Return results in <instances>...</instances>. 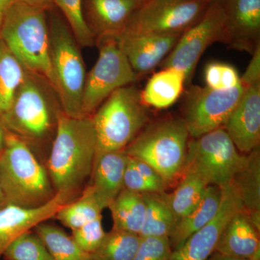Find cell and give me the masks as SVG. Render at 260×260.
Here are the masks:
<instances>
[{
	"label": "cell",
	"instance_id": "10",
	"mask_svg": "<svg viewBox=\"0 0 260 260\" xmlns=\"http://www.w3.org/2000/svg\"><path fill=\"white\" fill-rule=\"evenodd\" d=\"M213 0H148L130 19L120 37L184 32L204 14Z\"/></svg>",
	"mask_w": 260,
	"mask_h": 260
},
{
	"label": "cell",
	"instance_id": "20",
	"mask_svg": "<svg viewBox=\"0 0 260 260\" xmlns=\"http://www.w3.org/2000/svg\"><path fill=\"white\" fill-rule=\"evenodd\" d=\"M259 232L243 208L224 227L215 251L242 259L260 260Z\"/></svg>",
	"mask_w": 260,
	"mask_h": 260
},
{
	"label": "cell",
	"instance_id": "24",
	"mask_svg": "<svg viewBox=\"0 0 260 260\" xmlns=\"http://www.w3.org/2000/svg\"><path fill=\"white\" fill-rule=\"evenodd\" d=\"M108 208L112 213V229L139 235L145 215L143 194L123 189Z\"/></svg>",
	"mask_w": 260,
	"mask_h": 260
},
{
	"label": "cell",
	"instance_id": "13",
	"mask_svg": "<svg viewBox=\"0 0 260 260\" xmlns=\"http://www.w3.org/2000/svg\"><path fill=\"white\" fill-rule=\"evenodd\" d=\"M221 189V203L215 218L173 250L170 260H208L215 251L225 225L234 214L244 208L232 184Z\"/></svg>",
	"mask_w": 260,
	"mask_h": 260
},
{
	"label": "cell",
	"instance_id": "11",
	"mask_svg": "<svg viewBox=\"0 0 260 260\" xmlns=\"http://www.w3.org/2000/svg\"><path fill=\"white\" fill-rule=\"evenodd\" d=\"M246 86L240 80L237 86L226 90L191 87L186 94L182 119L190 138H197L223 127Z\"/></svg>",
	"mask_w": 260,
	"mask_h": 260
},
{
	"label": "cell",
	"instance_id": "21",
	"mask_svg": "<svg viewBox=\"0 0 260 260\" xmlns=\"http://www.w3.org/2000/svg\"><path fill=\"white\" fill-rule=\"evenodd\" d=\"M221 199L220 186L209 185L206 188L199 204L176 223L169 237L172 251L179 248L194 233L215 218L220 209Z\"/></svg>",
	"mask_w": 260,
	"mask_h": 260
},
{
	"label": "cell",
	"instance_id": "30",
	"mask_svg": "<svg viewBox=\"0 0 260 260\" xmlns=\"http://www.w3.org/2000/svg\"><path fill=\"white\" fill-rule=\"evenodd\" d=\"M141 237L138 234L112 229L106 233L96 250L90 254L93 260H133Z\"/></svg>",
	"mask_w": 260,
	"mask_h": 260
},
{
	"label": "cell",
	"instance_id": "33",
	"mask_svg": "<svg viewBox=\"0 0 260 260\" xmlns=\"http://www.w3.org/2000/svg\"><path fill=\"white\" fill-rule=\"evenodd\" d=\"M237 70L226 63L210 62L205 69L206 86L214 90H226L237 86L240 83Z\"/></svg>",
	"mask_w": 260,
	"mask_h": 260
},
{
	"label": "cell",
	"instance_id": "37",
	"mask_svg": "<svg viewBox=\"0 0 260 260\" xmlns=\"http://www.w3.org/2000/svg\"><path fill=\"white\" fill-rule=\"evenodd\" d=\"M19 1L37 7V8H42L47 11L54 7L53 5V0H19Z\"/></svg>",
	"mask_w": 260,
	"mask_h": 260
},
{
	"label": "cell",
	"instance_id": "7",
	"mask_svg": "<svg viewBox=\"0 0 260 260\" xmlns=\"http://www.w3.org/2000/svg\"><path fill=\"white\" fill-rule=\"evenodd\" d=\"M247 157L237 150L224 128H218L189 140L183 171H194L208 185L221 187L230 184Z\"/></svg>",
	"mask_w": 260,
	"mask_h": 260
},
{
	"label": "cell",
	"instance_id": "41",
	"mask_svg": "<svg viewBox=\"0 0 260 260\" xmlns=\"http://www.w3.org/2000/svg\"><path fill=\"white\" fill-rule=\"evenodd\" d=\"M7 205H8V201H7L6 197H5L3 186H2L1 181H0V210L6 206Z\"/></svg>",
	"mask_w": 260,
	"mask_h": 260
},
{
	"label": "cell",
	"instance_id": "29",
	"mask_svg": "<svg viewBox=\"0 0 260 260\" xmlns=\"http://www.w3.org/2000/svg\"><path fill=\"white\" fill-rule=\"evenodd\" d=\"M102 211L93 191L87 185L79 197L61 207L54 218L65 227L74 231L94 219L102 217Z\"/></svg>",
	"mask_w": 260,
	"mask_h": 260
},
{
	"label": "cell",
	"instance_id": "39",
	"mask_svg": "<svg viewBox=\"0 0 260 260\" xmlns=\"http://www.w3.org/2000/svg\"><path fill=\"white\" fill-rule=\"evenodd\" d=\"M208 260H251L247 259H242V258L234 257V256H231L228 255H224V254H220V253L214 251L211 256L208 258Z\"/></svg>",
	"mask_w": 260,
	"mask_h": 260
},
{
	"label": "cell",
	"instance_id": "28",
	"mask_svg": "<svg viewBox=\"0 0 260 260\" xmlns=\"http://www.w3.org/2000/svg\"><path fill=\"white\" fill-rule=\"evenodd\" d=\"M27 75L23 65L0 39V116L9 109Z\"/></svg>",
	"mask_w": 260,
	"mask_h": 260
},
{
	"label": "cell",
	"instance_id": "22",
	"mask_svg": "<svg viewBox=\"0 0 260 260\" xmlns=\"http://www.w3.org/2000/svg\"><path fill=\"white\" fill-rule=\"evenodd\" d=\"M230 184L242 202L243 208L260 231L259 148L248 153L247 160Z\"/></svg>",
	"mask_w": 260,
	"mask_h": 260
},
{
	"label": "cell",
	"instance_id": "3",
	"mask_svg": "<svg viewBox=\"0 0 260 260\" xmlns=\"http://www.w3.org/2000/svg\"><path fill=\"white\" fill-rule=\"evenodd\" d=\"M0 181L8 204L36 208L55 197L47 168L23 140L7 130L0 155Z\"/></svg>",
	"mask_w": 260,
	"mask_h": 260
},
{
	"label": "cell",
	"instance_id": "38",
	"mask_svg": "<svg viewBox=\"0 0 260 260\" xmlns=\"http://www.w3.org/2000/svg\"><path fill=\"white\" fill-rule=\"evenodd\" d=\"M15 0H0V32L7 10Z\"/></svg>",
	"mask_w": 260,
	"mask_h": 260
},
{
	"label": "cell",
	"instance_id": "36",
	"mask_svg": "<svg viewBox=\"0 0 260 260\" xmlns=\"http://www.w3.org/2000/svg\"><path fill=\"white\" fill-rule=\"evenodd\" d=\"M124 189L142 194L146 193L160 194L165 192V191L162 190L158 186L147 179L143 174H140L129 156L124 173Z\"/></svg>",
	"mask_w": 260,
	"mask_h": 260
},
{
	"label": "cell",
	"instance_id": "35",
	"mask_svg": "<svg viewBox=\"0 0 260 260\" xmlns=\"http://www.w3.org/2000/svg\"><path fill=\"white\" fill-rule=\"evenodd\" d=\"M172 249L168 237H141L133 260H170Z\"/></svg>",
	"mask_w": 260,
	"mask_h": 260
},
{
	"label": "cell",
	"instance_id": "19",
	"mask_svg": "<svg viewBox=\"0 0 260 260\" xmlns=\"http://www.w3.org/2000/svg\"><path fill=\"white\" fill-rule=\"evenodd\" d=\"M129 155L125 150L107 152L95 158L88 185L102 210L124 189V177Z\"/></svg>",
	"mask_w": 260,
	"mask_h": 260
},
{
	"label": "cell",
	"instance_id": "26",
	"mask_svg": "<svg viewBox=\"0 0 260 260\" xmlns=\"http://www.w3.org/2000/svg\"><path fill=\"white\" fill-rule=\"evenodd\" d=\"M145 203L144 223L140 237H170L177 220L162 193L143 194Z\"/></svg>",
	"mask_w": 260,
	"mask_h": 260
},
{
	"label": "cell",
	"instance_id": "16",
	"mask_svg": "<svg viewBox=\"0 0 260 260\" xmlns=\"http://www.w3.org/2000/svg\"><path fill=\"white\" fill-rule=\"evenodd\" d=\"M141 0H83L85 20L95 41L102 38L120 37Z\"/></svg>",
	"mask_w": 260,
	"mask_h": 260
},
{
	"label": "cell",
	"instance_id": "27",
	"mask_svg": "<svg viewBox=\"0 0 260 260\" xmlns=\"http://www.w3.org/2000/svg\"><path fill=\"white\" fill-rule=\"evenodd\" d=\"M54 260H93L77 245L73 238L61 228L47 221L32 229Z\"/></svg>",
	"mask_w": 260,
	"mask_h": 260
},
{
	"label": "cell",
	"instance_id": "25",
	"mask_svg": "<svg viewBox=\"0 0 260 260\" xmlns=\"http://www.w3.org/2000/svg\"><path fill=\"white\" fill-rule=\"evenodd\" d=\"M180 179L175 190L169 194L162 193L177 222L199 204L205 189L209 186L206 181L194 171H183Z\"/></svg>",
	"mask_w": 260,
	"mask_h": 260
},
{
	"label": "cell",
	"instance_id": "32",
	"mask_svg": "<svg viewBox=\"0 0 260 260\" xmlns=\"http://www.w3.org/2000/svg\"><path fill=\"white\" fill-rule=\"evenodd\" d=\"M5 260H54L32 230L20 234L5 250Z\"/></svg>",
	"mask_w": 260,
	"mask_h": 260
},
{
	"label": "cell",
	"instance_id": "34",
	"mask_svg": "<svg viewBox=\"0 0 260 260\" xmlns=\"http://www.w3.org/2000/svg\"><path fill=\"white\" fill-rule=\"evenodd\" d=\"M72 232L71 237L77 245L84 252L89 254L96 250L106 234L103 228L102 216Z\"/></svg>",
	"mask_w": 260,
	"mask_h": 260
},
{
	"label": "cell",
	"instance_id": "23",
	"mask_svg": "<svg viewBox=\"0 0 260 260\" xmlns=\"http://www.w3.org/2000/svg\"><path fill=\"white\" fill-rule=\"evenodd\" d=\"M185 75L181 70L173 68H162L153 74L140 92L143 104L146 107L162 109L177 102L184 90Z\"/></svg>",
	"mask_w": 260,
	"mask_h": 260
},
{
	"label": "cell",
	"instance_id": "4",
	"mask_svg": "<svg viewBox=\"0 0 260 260\" xmlns=\"http://www.w3.org/2000/svg\"><path fill=\"white\" fill-rule=\"evenodd\" d=\"M189 138L182 119L168 117L147 124L124 150L153 168L168 186L180 179Z\"/></svg>",
	"mask_w": 260,
	"mask_h": 260
},
{
	"label": "cell",
	"instance_id": "15",
	"mask_svg": "<svg viewBox=\"0 0 260 260\" xmlns=\"http://www.w3.org/2000/svg\"><path fill=\"white\" fill-rule=\"evenodd\" d=\"M223 128L240 153L259 148L260 81L247 85Z\"/></svg>",
	"mask_w": 260,
	"mask_h": 260
},
{
	"label": "cell",
	"instance_id": "9",
	"mask_svg": "<svg viewBox=\"0 0 260 260\" xmlns=\"http://www.w3.org/2000/svg\"><path fill=\"white\" fill-rule=\"evenodd\" d=\"M37 79L28 73L9 109L0 116L5 129L30 148L45 141L56 124V119H54L49 102Z\"/></svg>",
	"mask_w": 260,
	"mask_h": 260
},
{
	"label": "cell",
	"instance_id": "12",
	"mask_svg": "<svg viewBox=\"0 0 260 260\" xmlns=\"http://www.w3.org/2000/svg\"><path fill=\"white\" fill-rule=\"evenodd\" d=\"M224 22L223 0H213L203 16L181 34L175 47L160 64L161 68L181 70L188 84L203 53L213 43L220 42Z\"/></svg>",
	"mask_w": 260,
	"mask_h": 260
},
{
	"label": "cell",
	"instance_id": "6",
	"mask_svg": "<svg viewBox=\"0 0 260 260\" xmlns=\"http://www.w3.org/2000/svg\"><path fill=\"white\" fill-rule=\"evenodd\" d=\"M51 40V64L57 83V96L65 114L82 115V99L86 70L78 42L55 7L47 11Z\"/></svg>",
	"mask_w": 260,
	"mask_h": 260
},
{
	"label": "cell",
	"instance_id": "14",
	"mask_svg": "<svg viewBox=\"0 0 260 260\" xmlns=\"http://www.w3.org/2000/svg\"><path fill=\"white\" fill-rule=\"evenodd\" d=\"M225 22L220 42L252 54L260 46V0H223Z\"/></svg>",
	"mask_w": 260,
	"mask_h": 260
},
{
	"label": "cell",
	"instance_id": "1",
	"mask_svg": "<svg viewBox=\"0 0 260 260\" xmlns=\"http://www.w3.org/2000/svg\"><path fill=\"white\" fill-rule=\"evenodd\" d=\"M47 170L56 194L67 203L88 185L96 154V135L92 116L73 117L58 110Z\"/></svg>",
	"mask_w": 260,
	"mask_h": 260
},
{
	"label": "cell",
	"instance_id": "40",
	"mask_svg": "<svg viewBox=\"0 0 260 260\" xmlns=\"http://www.w3.org/2000/svg\"><path fill=\"white\" fill-rule=\"evenodd\" d=\"M7 129L0 121V155L3 153L6 142Z\"/></svg>",
	"mask_w": 260,
	"mask_h": 260
},
{
	"label": "cell",
	"instance_id": "8",
	"mask_svg": "<svg viewBox=\"0 0 260 260\" xmlns=\"http://www.w3.org/2000/svg\"><path fill=\"white\" fill-rule=\"evenodd\" d=\"M99 55L86 75L82 99V115L92 116L111 94L138 79L120 47L118 38L97 39Z\"/></svg>",
	"mask_w": 260,
	"mask_h": 260
},
{
	"label": "cell",
	"instance_id": "31",
	"mask_svg": "<svg viewBox=\"0 0 260 260\" xmlns=\"http://www.w3.org/2000/svg\"><path fill=\"white\" fill-rule=\"evenodd\" d=\"M53 5L61 12L78 44L93 47L95 37L84 16L83 0H53Z\"/></svg>",
	"mask_w": 260,
	"mask_h": 260
},
{
	"label": "cell",
	"instance_id": "2",
	"mask_svg": "<svg viewBox=\"0 0 260 260\" xmlns=\"http://www.w3.org/2000/svg\"><path fill=\"white\" fill-rule=\"evenodd\" d=\"M0 39L27 73L43 80L57 95L47 10L15 0L7 10Z\"/></svg>",
	"mask_w": 260,
	"mask_h": 260
},
{
	"label": "cell",
	"instance_id": "42",
	"mask_svg": "<svg viewBox=\"0 0 260 260\" xmlns=\"http://www.w3.org/2000/svg\"><path fill=\"white\" fill-rule=\"evenodd\" d=\"M141 1L147 2V1H148V0H141Z\"/></svg>",
	"mask_w": 260,
	"mask_h": 260
},
{
	"label": "cell",
	"instance_id": "5",
	"mask_svg": "<svg viewBox=\"0 0 260 260\" xmlns=\"http://www.w3.org/2000/svg\"><path fill=\"white\" fill-rule=\"evenodd\" d=\"M140 92L132 85L118 89L92 115L97 140L95 158L124 150L148 124Z\"/></svg>",
	"mask_w": 260,
	"mask_h": 260
},
{
	"label": "cell",
	"instance_id": "17",
	"mask_svg": "<svg viewBox=\"0 0 260 260\" xmlns=\"http://www.w3.org/2000/svg\"><path fill=\"white\" fill-rule=\"evenodd\" d=\"M183 32L118 37L133 70L138 75L153 71L172 52Z\"/></svg>",
	"mask_w": 260,
	"mask_h": 260
},
{
	"label": "cell",
	"instance_id": "18",
	"mask_svg": "<svg viewBox=\"0 0 260 260\" xmlns=\"http://www.w3.org/2000/svg\"><path fill=\"white\" fill-rule=\"evenodd\" d=\"M66 202L56 194L51 201L36 208H24L8 204L0 210V257L20 234L32 230L38 224L54 218Z\"/></svg>",
	"mask_w": 260,
	"mask_h": 260
}]
</instances>
